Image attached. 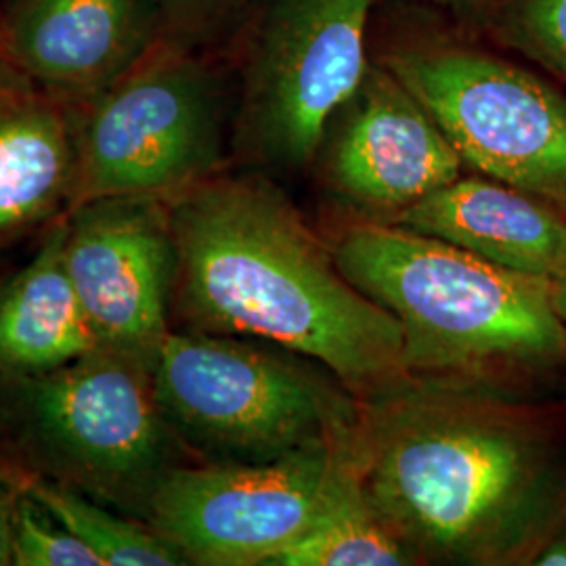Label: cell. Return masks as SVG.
I'll list each match as a JSON object with an SVG mask.
<instances>
[{
    "label": "cell",
    "instance_id": "6da1fadb",
    "mask_svg": "<svg viewBox=\"0 0 566 566\" xmlns=\"http://www.w3.org/2000/svg\"><path fill=\"white\" fill-rule=\"evenodd\" d=\"M185 332L277 344L364 399L407 378L397 319L338 269L332 245L263 172L223 170L166 200Z\"/></svg>",
    "mask_w": 566,
    "mask_h": 566
},
{
    "label": "cell",
    "instance_id": "7a4b0ae2",
    "mask_svg": "<svg viewBox=\"0 0 566 566\" xmlns=\"http://www.w3.org/2000/svg\"><path fill=\"white\" fill-rule=\"evenodd\" d=\"M350 447L367 500L418 565L507 563L542 506V447L474 382L407 376L359 399Z\"/></svg>",
    "mask_w": 566,
    "mask_h": 566
},
{
    "label": "cell",
    "instance_id": "3957f363",
    "mask_svg": "<svg viewBox=\"0 0 566 566\" xmlns=\"http://www.w3.org/2000/svg\"><path fill=\"white\" fill-rule=\"evenodd\" d=\"M332 252L344 277L397 319L409 376L481 385L504 367L566 353L547 277L365 219L343 229Z\"/></svg>",
    "mask_w": 566,
    "mask_h": 566
},
{
    "label": "cell",
    "instance_id": "277c9868",
    "mask_svg": "<svg viewBox=\"0 0 566 566\" xmlns=\"http://www.w3.org/2000/svg\"><path fill=\"white\" fill-rule=\"evenodd\" d=\"M164 420L193 462H271L348 437L359 397L277 344L170 329L151 364Z\"/></svg>",
    "mask_w": 566,
    "mask_h": 566
},
{
    "label": "cell",
    "instance_id": "5b68a950",
    "mask_svg": "<svg viewBox=\"0 0 566 566\" xmlns=\"http://www.w3.org/2000/svg\"><path fill=\"white\" fill-rule=\"evenodd\" d=\"M151 364L102 346L53 371L0 380L4 420L34 474L145 521L164 479L193 462L164 420Z\"/></svg>",
    "mask_w": 566,
    "mask_h": 566
},
{
    "label": "cell",
    "instance_id": "8992f818",
    "mask_svg": "<svg viewBox=\"0 0 566 566\" xmlns=\"http://www.w3.org/2000/svg\"><path fill=\"white\" fill-rule=\"evenodd\" d=\"M233 107L223 51L156 42L118 81L74 107L72 206L109 196L168 200L223 172Z\"/></svg>",
    "mask_w": 566,
    "mask_h": 566
},
{
    "label": "cell",
    "instance_id": "52a82bcc",
    "mask_svg": "<svg viewBox=\"0 0 566 566\" xmlns=\"http://www.w3.org/2000/svg\"><path fill=\"white\" fill-rule=\"evenodd\" d=\"M378 0H250L224 44L231 151L280 172L313 168L325 126L371 61Z\"/></svg>",
    "mask_w": 566,
    "mask_h": 566
},
{
    "label": "cell",
    "instance_id": "ba28073f",
    "mask_svg": "<svg viewBox=\"0 0 566 566\" xmlns=\"http://www.w3.org/2000/svg\"><path fill=\"white\" fill-rule=\"evenodd\" d=\"M424 105L474 172L566 212V99L539 76L451 36L376 57Z\"/></svg>",
    "mask_w": 566,
    "mask_h": 566
},
{
    "label": "cell",
    "instance_id": "9c48e42d",
    "mask_svg": "<svg viewBox=\"0 0 566 566\" xmlns=\"http://www.w3.org/2000/svg\"><path fill=\"white\" fill-rule=\"evenodd\" d=\"M353 432L271 462H187L149 500L145 523L187 565L269 566L317 521Z\"/></svg>",
    "mask_w": 566,
    "mask_h": 566
},
{
    "label": "cell",
    "instance_id": "30bf717a",
    "mask_svg": "<svg viewBox=\"0 0 566 566\" xmlns=\"http://www.w3.org/2000/svg\"><path fill=\"white\" fill-rule=\"evenodd\" d=\"M313 168L359 219L392 223L464 172V163L418 97L380 61L325 126Z\"/></svg>",
    "mask_w": 566,
    "mask_h": 566
},
{
    "label": "cell",
    "instance_id": "8fae6325",
    "mask_svg": "<svg viewBox=\"0 0 566 566\" xmlns=\"http://www.w3.org/2000/svg\"><path fill=\"white\" fill-rule=\"evenodd\" d=\"M63 259L105 348L156 355L170 327L177 254L163 198L109 196L63 214Z\"/></svg>",
    "mask_w": 566,
    "mask_h": 566
},
{
    "label": "cell",
    "instance_id": "7c38bea8",
    "mask_svg": "<svg viewBox=\"0 0 566 566\" xmlns=\"http://www.w3.org/2000/svg\"><path fill=\"white\" fill-rule=\"evenodd\" d=\"M160 41L154 0H9L0 60L70 105L126 74Z\"/></svg>",
    "mask_w": 566,
    "mask_h": 566
},
{
    "label": "cell",
    "instance_id": "4fadbf2b",
    "mask_svg": "<svg viewBox=\"0 0 566 566\" xmlns=\"http://www.w3.org/2000/svg\"><path fill=\"white\" fill-rule=\"evenodd\" d=\"M76 112L0 60V250L74 202Z\"/></svg>",
    "mask_w": 566,
    "mask_h": 566
},
{
    "label": "cell",
    "instance_id": "5bb4252c",
    "mask_svg": "<svg viewBox=\"0 0 566 566\" xmlns=\"http://www.w3.org/2000/svg\"><path fill=\"white\" fill-rule=\"evenodd\" d=\"M392 223L549 282L566 256L565 210L479 172L432 191Z\"/></svg>",
    "mask_w": 566,
    "mask_h": 566
},
{
    "label": "cell",
    "instance_id": "9a60e30c",
    "mask_svg": "<svg viewBox=\"0 0 566 566\" xmlns=\"http://www.w3.org/2000/svg\"><path fill=\"white\" fill-rule=\"evenodd\" d=\"M102 348L63 259V217L36 256L0 285V380L39 376Z\"/></svg>",
    "mask_w": 566,
    "mask_h": 566
},
{
    "label": "cell",
    "instance_id": "2e32d148",
    "mask_svg": "<svg viewBox=\"0 0 566 566\" xmlns=\"http://www.w3.org/2000/svg\"><path fill=\"white\" fill-rule=\"evenodd\" d=\"M403 565H418V560L367 500L350 446L317 521L298 542L269 563V566Z\"/></svg>",
    "mask_w": 566,
    "mask_h": 566
},
{
    "label": "cell",
    "instance_id": "e0dca14e",
    "mask_svg": "<svg viewBox=\"0 0 566 566\" xmlns=\"http://www.w3.org/2000/svg\"><path fill=\"white\" fill-rule=\"evenodd\" d=\"M15 489L91 547L103 566L187 565L179 547L149 523L105 506L72 486L23 472Z\"/></svg>",
    "mask_w": 566,
    "mask_h": 566
},
{
    "label": "cell",
    "instance_id": "ac0fdd59",
    "mask_svg": "<svg viewBox=\"0 0 566 566\" xmlns=\"http://www.w3.org/2000/svg\"><path fill=\"white\" fill-rule=\"evenodd\" d=\"M479 25L566 82V0H493Z\"/></svg>",
    "mask_w": 566,
    "mask_h": 566
},
{
    "label": "cell",
    "instance_id": "d6986e66",
    "mask_svg": "<svg viewBox=\"0 0 566 566\" xmlns=\"http://www.w3.org/2000/svg\"><path fill=\"white\" fill-rule=\"evenodd\" d=\"M11 565L103 566L102 558L18 491L11 516Z\"/></svg>",
    "mask_w": 566,
    "mask_h": 566
},
{
    "label": "cell",
    "instance_id": "ffe728a7",
    "mask_svg": "<svg viewBox=\"0 0 566 566\" xmlns=\"http://www.w3.org/2000/svg\"><path fill=\"white\" fill-rule=\"evenodd\" d=\"M250 0H154L160 41L196 49L223 51Z\"/></svg>",
    "mask_w": 566,
    "mask_h": 566
},
{
    "label": "cell",
    "instance_id": "44dd1931",
    "mask_svg": "<svg viewBox=\"0 0 566 566\" xmlns=\"http://www.w3.org/2000/svg\"><path fill=\"white\" fill-rule=\"evenodd\" d=\"M18 489L0 474V566L11 565V516Z\"/></svg>",
    "mask_w": 566,
    "mask_h": 566
},
{
    "label": "cell",
    "instance_id": "7402d4cb",
    "mask_svg": "<svg viewBox=\"0 0 566 566\" xmlns=\"http://www.w3.org/2000/svg\"><path fill=\"white\" fill-rule=\"evenodd\" d=\"M422 2H428L437 9H443L449 15L470 23V25H474V23L479 25L486 9L493 4V0H422Z\"/></svg>",
    "mask_w": 566,
    "mask_h": 566
},
{
    "label": "cell",
    "instance_id": "603a6c76",
    "mask_svg": "<svg viewBox=\"0 0 566 566\" xmlns=\"http://www.w3.org/2000/svg\"><path fill=\"white\" fill-rule=\"evenodd\" d=\"M535 565L566 566V533L554 537V539L542 549V554L537 556Z\"/></svg>",
    "mask_w": 566,
    "mask_h": 566
},
{
    "label": "cell",
    "instance_id": "cb8c5ba5",
    "mask_svg": "<svg viewBox=\"0 0 566 566\" xmlns=\"http://www.w3.org/2000/svg\"><path fill=\"white\" fill-rule=\"evenodd\" d=\"M552 292H554L556 308H558V313H560V317L566 324V256L563 264H560V269H558V273L552 277Z\"/></svg>",
    "mask_w": 566,
    "mask_h": 566
},
{
    "label": "cell",
    "instance_id": "d4e9b609",
    "mask_svg": "<svg viewBox=\"0 0 566 566\" xmlns=\"http://www.w3.org/2000/svg\"><path fill=\"white\" fill-rule=\"evenodd\" d=\"M4 2H9V0H0V7H2V4H4Z\"/></svg>",
    "mask_w": 566,
    "mask_h": 566
}]
</instances>
